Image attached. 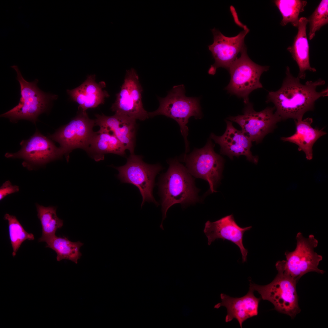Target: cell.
<instances>
[{
    "mask_svg": "<svg viewBox=\"0 0 328 328\" xmlns=\"http://www.w3.org/2000/svg\"><path fill=\"white\" fill-rule=\"evenodd\" d=\"M273 2L280 12L282 19L280 23L284 26L290 23L297 28L299 15L304 11L307 2L303 0H275Z\"/></svg>",
    "mask_w": 328,
    "mask_h": 328,
    "instance_id": "cell-25",
    "label": "cell"
},
{
    "mask_svg": "<svg viewBox=\"0 0 328 328\" xmlns=\"http://www.w3.org/2000/svg\"><path fill=\"white\" fill-rule=\"evenodd\" d=\"M95 125L106 129L114 134L131 154H134L136 120L115 114L112 116L97 114Z\"/></svg>",
    "mask_w": 328,
    "mask_h": 328,
    "instance_id": "cell-18",
    "label": "cell"
},
{
    "mask_svg": "<svg viewBox=\"0 0 328 328\" xmlns=\"http://www.w3.org/2000/svg\"><path fill=\"white\" fill-rule=\"evenodd\" d=\"M308 23L306 17L299 18L297 34L292 44L286 49L298 66L299 71L297 77L300 79H305L306 71L313 72L316 71L315 68L311 66L310 63L309 47L306 32Z\"/></svg>",
    "mask_w": 328,
    "mask_h": 328,
    "instance_id": "cell-21",
    "label": "cell"
},
{
    "mask_svg": "<svg viewBox=\"0 0 328 328\" xmlns=\"http://www.w3.org/2000/svg\"><path fill=\"white\" fill-rule=\"evenodd\" d=\"M37 216L42 227V234L39 242H46L55 235L57 230L62 227L63 221L60 219L56 214V208L53 206L44 207L36 204Z\"/></svg>",
    "mask_w": 328,
    "mask_h": 328,
    "instance_id": "cell-24",
    "label": "cell"
},
{
    "mask_svg": "<svg viewBox=\"0 0 328 328\" xmlns=\"http://www.w3.org/2000/svg\"><path fill=\"white\" fill-rule=\"evenodd\" d=\"M20 145L21 148L20 150L14 153H7L5 156L22 159L23 166L29 169L35 166L46 164L63 155L60 147H57L51 140L38 131L29 139L22 141Z\"/></svg>",
    "mask_w": 328,
    "mask_h": 328,
    "instance_id": "cell-12",
    "label": "cell"
},
{
    "mask_svg": "<svg viewBox=\"0 0 328 328\" xmlns=\"http://www.w3.org/2000/svg\"><path fill=\"white\" fill-rule=\"evenodd\" d=\"M307 19L309 24L308 39L311 40L317 31L328 24V0H322Z\"/></svg>",
    "mask_w": 328,
    "mask_h": 328,
    "instance_id": "cell-27",
    "label": "cell"
},
{
    "mask_svg": "<svg viewBox=\"0 0 328 328\" xmlns=\"http://www.w3.org/2000/svg\"><path fill=\"white\" fill-rule=\"evenodd\" d=\"M214 146L209 139L203 148H195L190 154L185 153L183 157L189 173L195 177L207 181L211 193L216 192L224 165L223 159L215 152Z\"/></svg>",
    "mask_w": 328,
    "mask_h": 328,
    "instance_id": "cell-7",
    "label": "cell"
},
{
    "mask_svg": "<svg viewBox=\"0 0 328 328\" xmlns=\"http://www.w3.org/2000/svg\"><path fill=\"white\" fill-rule=\"evenodd\" d=\"M11 67L17 74V79L20 85V98L16 106L1 116L8 118L13 122L26 119L35 123L38 116L47 111L51 101L56 99L57 96L41 91L37 86V79L31 82L26 81L17 66L13 65Z\"/></svg>",
    "mask_w": 328,
    "mask_h": 328,
    "instance_id": "cell-5",
    "label": "cell"
},
{
    "mask_svg": "<svg viewBox=\"0 0 328 328\" xmlns=\"http://www.w3.org/2000/svg\"><path fill=\"white\" fill-rule=\"evenodd\" d=\"M125 147L119 139L109 131L100 128L95 132L86 151L96 161L103 160L104 154L113 153L124 156Z\"/></svg>",
    "mask_w": 328,
    "mask_h": 328,
    "instance_id": "cell-22",
    "label": "cell"
},
{
    "mask_svg": "<svg viewBox=\"0 0 328 328\" xmlns=\"http://www.w3.org/2000/svg\"><path fill=\"white\" fill-rule=\"evenodd\" d=\"M19 191V187L13 185L9 180L5 182L0 188V200H2L9 195L16 193Z\"/></svg>",
    "mask_w": 328,
    "mask_h": 328,
    "instance_id": "cell-28",
    "label": "cell"
},
{
    "mask_svg": "<svg viewBox=\"0 0 328 328\" xmlns=\"http://www.w3.org/2000/svg\"><path fill=\"white\" fill-rule=\"evenodd\" d=\"M325 83L324 80L320 78L314 81H307L302 84L298 77L292 75L289 67L287 66L281 87L277 91L269 92L266 102L274 104L275 113L281 120L302 119L306 112L314 109L316 100L328 96L327 88L320 92L316 90L317 87Z\"/></svg>",
    "mask_w": 328,
    "mask_h": 328,
    "instance_id": "cell-1",
    "label": "cell"
},
{
    "mask_svg": "<svg viewBox=\"0 0 328 328\" xmlns=\"http://www.w3.org/2000/svg\"><path fill=\"white\" fill-rule=\"evenodd\" d=\"M296 127L295 133L288 137H282L281 140L294 143L298 146V150L304 152L307 159L311 160L313 157V146L320 137L326 133L323 128L319 129L313 128L311 125L313 119L307 118L302 120H294Z\"/></svg>",
    "mask_w": 328,
    "mask_h": 328,
    "instance_id": "cell-20",
    "label": "cell"
},
{
    "mask_svg": "<svg viewBox=\"0 0 328 328\" xmlns=\"http://www.w3.org/2000/svg\"><path fill=\"white\" fill-rule=\"evenodd\" d=\"M226 128L224 134L217 136L211 133L210 138L220 146V153L228 156L231 159L234 156L238 157L244 155L248 161L255 164L257 163L258 158L252 155L251 151L252 141L241 131L234 127L232 123L226 120Z\"/></svg>",
    "mask_w": 328,
    "mask_h": 328,
    "instance_id": "cell-16",
    "label": "cell"
},
{
    "mask_svg": "<svg viewBox=\"0 0 328 328\" xmlns=\"http://www.w3.org/2000/svg\"><path fill=\"white\" fill-rule=\"evenodd\" d=\"M142 89L135 70H126L121 90L116 95L111 107L115 114L124 115L135 119L144 121L149 118V112L144 109L142 102Z\"/></svg>",
    "mask_w": 328,
    "mask_h": 328,
    "instance_id": "cell-11",
    "label": "cell"
},
{
    "mask_svg": "<svg viewBox=\"0 0 328 328\" xmlns=\"http://www.w3.org/2000/svg\"><path fill=\"white\" fill-rule=\"evenodd\" d=\"M183 84L175 86L164 98L158 97L159 108L155 111L149 112V117L163 115L175 120L179 124L184 140L185 153L189 150L187 140L188 128L187 125L189 118L193 116L196 119L201 118L202 114L200 103V99L186 97Z\"/></svg>",
    "mask_w": 328,
    "mask_h": 328,
    "instance_id": "cell-4",
    "label": "cell"
},
{
    "mask_svg": "<svg viewBox=\"0 0 328 328\" xmlns=\"http://www.w3.org/2000/svg\"><path fill=\"white\" fill-rule=\"evenodd\" d=\"M168 163L169 168L161 175L159 184L162 214L160 227L163 230V221L172 206L177 203L183 205L194 203L198 200V190L187 168L176 159L169 160Z\"/></svg>",
    "mask_w": 328,
    "mask_h": 328,
    "instance_id": "cell-2",
    "label": "cell"
},
{
    "mask_svg": "<svg viewBox=\"0 0 328 328\" xmlns=\"http://www.w3.org/2000/svg\"><path fill=\"white\" fill-rule=\"evenodd\" d=\"M95 120L90 119L86 112L82 111L68 123L49 136L60 145L67 161L69 153L74 149L81 148L86 151L95 132Z\"/></svg>",
    "mask_w": 328,
    "mask_h": 328,
    "instance_id": "cell-10",
    "label": "cell"
},
{
    "mask_svg": "<svg viewBox=\"0 0 328 328\" xmlns=\"http://www.w3.org/2000/svg\"><path fill=\"white\" fill-rule=\"evenodd\" d=\"M114 167L119 172L117 177L122 183L132 184L138 189L142 198L141 207L145 202L158 205L152 192L155 177L162 168L159 164H147L141 156L132 154L125 165Z\"/></svg>",
    "mask_w": 328,
    "mask_h": 328,
    "instance_id": "cell-8",
    "label": "cell"
},
{
    "mask_svg": "<svg viewBox=\"0 0 328 328\" xmlns=\"http://www.w3.org/2000/svg\"><path fill=\"white\" fill-rule=\"evenodd\" d=\"M254 291L249 286L247 293L239 298L231 297L221 293L220 295L221 302L216 304L214 308L218 309L222 306L226 307L227 313L225 322H230L236 319L240 327L242 328L243 322L258 314L259 304L261 298L256 297L254 294Z\"/></svg>",
    "mask_w": 328,
    "mask_h": 328,
    "instance_id": "cell-17",
    "label": "cell"
},
{
    "mask_svg": "<svg viewBox=\"0 0 328 328\" xmlns=\"http://www.w3.org/2000/svg\"><path fill=\"white\" fill-rule=\"evenodd\" d=\"M252 228L250 226L241 227L236 222L233 214L224 217L215 221L208 220L205 224L203 231L210 245L215 240L221 239L228 240L237 245L240 249L242 262L247 261L248 251L243 244L244 232Z\"/></svg>",
    "mask_w": 328,
    "mask_h": 328,
    "instance_id": "cell-15",
    "label": "cell"
},
{
    "mask_svg": "<svg viewBox=\"0 0 328 328\" xmlns=\"http://www.w3.org/2000/svg\"><path fill=\"white\" fill-rule=\"evenodd\" d=\"M296 247L292 251H286L285 267L290 275L297 282L303 275L310 272L323 274L325 272L319 268L323 257L314 251L318 241L313 234L305 237L299 232L296 235Z\"/></svg>",
    "mask_w": 328,
    "mask_h": 328,
    "instance_id": "cell-9",
    "label": "cell"
},
{
    "mask_svg": "<svg viewBox=\"0 0 328 328\" xmlns=\"http://www.w3.org/2000/svg\"><path fill=\"white\" fill-rule=\"evenodd\" d=\"M240 53V56L236 58L228 70L230 80L225 89L231 94L243 99L246 104L249 102V96L251 92L263 88L260 78L269 67L253 62L247 54L245 46Z\"/></svg>",
    "mask_w": 328,
    "mask_h": 328,
    "instance_id": "cell-6",
    "label": "cell"
},
{
    "mask_svg": "<svg viewBox=\"0 0 328 328\" xmlns=\"http://www.w3.org/2000/svg\"><path fill=\"white\" fill-rule=\"evenodd\" d=\"M8 221L9 238L12 248V256L14 257L22 243L26 240H33V234L26 231L16 217L8 214L4 217Z\"/></svg>",
    "mask_w": 328,
    "mask_h": 328,
    "instance_id": "cell-26",
    "label": "cell"
},
{
    "mask_svg": "<svg viewBox=\"0 0 328 328\" xmlns=\"http://www.w3.org/2000/svg\"><path fill=\"white\" fill-rule=\"evenodd\" d=\"M285 263L284 260L276 262L278 274L270 283L261 285L249 280V286L258 292L263 299L272 303L275 310L293 319L301 311L296 289L297 282L287 271Z\"/></svg>",
    "mask_w": 328,
    "mask_h": 328,
    "instance_id": "cell-3",
    "label": "cell"
},
{
    "mask_svg": "<svg viewBox=\"0 0 328 328\" xmlns=\"http://www.w3.org/2000/svg\"><path fill=\"white\" fill-rule=\"evenodd\" d=\"M242 26L244 29L237 36L231 37L226 36L215 28L211 30L214 42L208 47L215 62L209 69V74H215L216 70L219 67H223L228 70L237 58L238 53L245 46V37L249 31L245 25H243Z\"/></svg>",
    "mask_w": 328,
    "mask_h": 328,
    "instance_id": "cell-14",
    "label": "cell"
},
{
    "mask_svg": "<svg viewBox=\"0 0 328 328\" xmlns=\"http://www.w3.org/2000/svg\"><path fill=\"white\" fill-rule=\"evenodd\" d=\"M45 242L46 247L52 249L56 253L58 261L67 259L77 264L78 260L82 255L80 249L84 244L80 241L73 242L66 237H59L55 235Z\"/></svg>",
    "mask_w": 328,
    "mask_h": 328,
    "instance_id": "cell-23",
    "label": "cell"
},
{
    "mask_svg": "<svg viewBox=\"0 0 328 328\" xmlns=\"http://www.w3.org/2000/svg\"><path fill=\"white\" fill-rule=\"evenodd\" d=\"M274 107H267L259 112L254 109L249 102L246 104L243 114L230 116L227 119L238 124L241 131L252 142H260L267 134L272 132L277 123L281 120L274 111Z\"/></svg>",
    "mask_w": 328,
    "mask_h": 328,
    "instance_id": "cell-13",
    "label": "cell"
},
{
    "mask_svg": "<svg viewBox=\"0 0 328 328\" xmlns=\"http://www.w3.org/2000/svg\"><path fill=\"white\" fill-rule=\"evenodd\" d=\"M95 75H90L80 86L67 92L73 101L79 104V108L83 112L103 104L106 98L109 97L108 92L103 90L106 87L105 82L97 83Z\"/></svg>",
    "mask_w": 328,
    "mask_h": 328,
    "instance_id": "cell-19",
    "label": "cell"
}]
</instances>
